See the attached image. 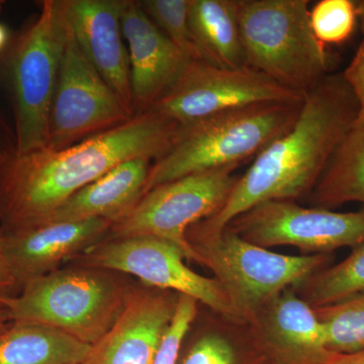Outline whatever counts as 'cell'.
<instances>
[{"label":"cell","mask_w":364,"mask_h":364,"mask_svg":"<svg viewBox=\"0 0 364 364\" xmlns=\"http://www.w3.org/2000/svg\"><path fill=\"white\" fill-rule=\"evenodd\" d=\"M179 127L147 112L65 149L14 153L0 163V229L45 224L70 196L117 165L136 158L155 161L169 149Z\"/></svg>","instance_id":"obj_1"},{"label":"cell","mask_w":364,"mask_h":364,"mask_svg":"<svg viewBox=\"0 0 364 364\" xmlns=\"http://www.w3.org/2000/svg\"><path fill=\"white\" fill-rule=\"evenodd\" d=\"M359 109L342 74L325 76L305 93L293 128L255 157L221 210L189 228L188 239L220 233L259 203L309 196Z\"/></svg>","instance_id":"obj_2"},{"label":"cell","mask_w":364,"mask_h":364,"mask_svg":"<svg viewBox=\"0 0 364 364\" xmlns=\"http://www.w3.org/2000/svg\"><path fill=\"white\" fill-rule=\"evenodd\" d=\"M304 100L238 107L179 127L168 150L151 166L145 193L189 174L239 166L293 128Z\"/></svg>","instance_id":"obj_3"},{"label":"cell","mask_w":364,"mask_h":364,"mask_svg":"<svg viewBox=\"0 0 364 364\" xmlns=\"http://www.w3.org/2000/svg\"><path fill=\"white\" fill-rule=\"evenodd\" d=\"M309 0H238L245 65L305 95L334 63L310 23Z\"/></svg>","instance_id":"obj_4"},{"label":"cell","mask_w":364,"mask_h":364,"mask_svg":"<svg viewBox=\"0 0 364 364\" xmlns=\"http://www.w3.org/2000/svg\"><path fill=\"white\" fill-rule=\"evenodd\" d=\"M109 272L81 267L28 280L7 301V318L49 326L93 345L116 322L130 291Z\"/></svg>","instance_id":"obj_5"},{"label":"cell","mask_w":364,"mask_h":364,"mask_svg":"<svg viewBox=\"0 0 364 364\" xmlns=\"http://www.w3.org/2000/svg\"><path fill=\"white\" fill-rule=\"evenodd\" d=\"M65 0H44L9 58L16 154L47 147L53 97L68 37Z\"/></svg>","instance_id":"obj_6"},{"label":"cell","mask_w":364,"mask_h":364,"mask_svg":"<svg viewBox=\"0 0 364 364\" xmlns=\"http://www.w3.org/2000/svg\"><path fill=\"white\" fill-rule=\"evenodd\" d=\"M188 241L222 284L237 321L249 326L277 294L301 286L334 261L333 254L294 256L272 252L244 240L229 228Z\"/></svg>","instance_id":"obj_7"},{"label":"cell","mask_w":364,"mask_h":364,"mask_svg":"<svg viewBox=\"0 0 364 364\" xmlns=\"http://www.w3.org/2000/svg\"><path fill=\"white\" fill-rule=\"evenodd\" d=\"M237 167L189 174L151 189L126 217L112 225L107 238L157 237L181 249L186 260L205 267L188 241V231L221 210L238 181L234 176Z\"/></svg>","instance_id":"obj_8"},{"label":"cell","mask_w":364,"mask_h":364,"mask_svg":"<svg viewBox=\"0 0 364 364\" xmlns=\"http://www.w3.org/2000/svg\"><path fill=\"white\" fill-rule=\"evenodd\" d=\"M305 95L284 87L251 67L223 68L189 62L176 85L148 112L179 126L262 102H301Z\"/></svg>","instance_id":"obj_9"},{"label":"cell","mask_w":364,"mask_h":364,"mask_svg":"<svg viewBox=\"0 0 364 364\" xmlns=\"http://www.w3.org/2000/svg\"><path fill=\"white\" fill-rule=\"evenodd\" d=\"M75 259L81 267L135 275L146 286L191 296L214 312L237 321L222 284L191 270L181 249L168 241L153 236L105 238Z\"/></svg>","instance_id":"obj_10"},{"label":"cell","mask_w":364,"mask_h":364,"mask_svg":"<svg viewBox=\"0 0 364 364\" xmlns=\"http://www.w3.org/2000/svg\"><path fill=\"white\" fill-rule=\"evenodd\" d=\"M133 117L91 65L69 26L53 97L46 148L65 149L121 126Z\"/></svg>","instance_id":"obj_11"},{"label":"cell","mask_w":364,"mask_h":364,"mask_svg":"<svg viewBox=\"0 0 364 364\" xmlns=\"http://www.w3.org/2000/svg\"><path fill=\"white\" fill-rule=\"evenodd\" d=\"M226 228L265 249L294 246L305 252L332 254L364 244V210L338 213L301 207L294 200H270L235 218Z\"/></svg>","instance_id":"obj_12"},{"label":"cell","mask_w":364,"mask_h":364,"mask_svg":"<svg viewBox=\"0 0 364 364\" xmlns=\"http://www.w3.org/2000/svg\"><path fill=\"white\" fill-rule=\"evenodd\" d=\"M178 296L148 286L130 289L119 318L80 364H153Z\"/></svg>","instance_id":"obj_13"},{"label":"cell","mask_w":364,"mask_h":364,"mask_svg":"<svg viewBox=\"0 0 364 364\" xmlns=\"http://www.w3.org/2000/svg\"><path fill=\"white\" fill-rule=\"evenodd\" d=\"M121 23L129 47L134 114L138 116L176 85L193 59L160 31L139 1L124 0Z\"/></svg>","instance_id":"obj_14"},{"label":"cell","mask_w":364,"mask_h":364,"mask_svg":"<svg viewBox=\"0 0 364 364\" xmlns=\"http://www.w3.org/2000/svg\"><path fill=\"white\" fill-rule=\"evenodd\" d=\"M112 226L107 220L90 219L0 231L4 255L21 289L28 280L55 272L64 261L77 257L104 241Z\"/></svg>","instance_id":"obj_15"},{"label":"cell","mask_w":364,"mask_h":364,"mask_svg":"<svg viewBox=\"0 0 364 364\" xmlns=\"http://www.w3.org/2000/svg\"><path fill=\"white\" fill-rule=\"evenodd\" d=\"M74 39L133 116L131 67L121 16L124 0H65Z\"/></svg>","instance_id":"obj_16"},{"label":"cell","mask_w":364,"mask_h":364,"mask_svg":"<svg viewBox=\"0 0 364 364\" xmlns=\"http://www.w3.org/2000/svg\"><path fill=\"white\" fill-rule=\"evenodd\" d=\"M151 166L147 158L117 165L70 196L46 223L105 219L114 225L126 217L145 195Z\"/></svg>","instance_id":"obj_17"},{"label":"cell","mask_w":364,"mask_h":364,"mask_svg":"<svg viewBox=\"0 0 364 364\" xmlns=\"http://www.w3.org/2000/svg\"><path fill=\"white\" fill-rule=\"evenodd\" d=\"M251 327L280 350L310 356L315 364L325 363L334 356L328 350L325 328L315 310L293 287L270 299Z\"/></svg>","instance_id":"obj_18"},{"label":"cell","mask_w":364,"mask_h":364,"mask_svg":"<svg viewBox=\"0 0 364 364\" xmlns=\"http://www.w3.org/2000/svg\"><path fill=\"white\" fill-rule=\"evenodd\" d=\"M308 198L314 207L329 210L348 203L364 205V109H359Z\"/></svg>","instance_id":"obj_19"},{"label":"cell","mask_w":364,"mask_h":364,"mask_svg":"<svg viewBox=\"0 0 364 364\" xmlns=\"http://www.w3.org/2000/svg\"><path fill=\"white\" fill-rule=\"evenodd\" d=\"M188 21L205 62L223 68L246 66L238 0H189Z\"/></svg>","instance_id":"obj_20"},{"label":"cell","mask_w":364,"mask_h":364,"mask_svg":"<svg viewBox=\"0 0 364 364\" xmlns=\"http://www.w3.org/2000/svg\"><path fill=\"white\" fill-rule=\"evenodd\" d=\"M91 345L49 326L11 322L0 332V364H80Z\"/></svg>","instance_id":"obj_21"},{"label":"cell","mask_w":364,"mask_h":364,"mask_svg":"<svg viewBox=\"0 0 364 364\" xmlns=\"http://www.w3.org/2000/svg\"><path fill=\"white\" fill-rule=\"evenodd\" d=\"M294 291L312 308L331 305L363 293L364 244L352 248L348 257L320 270Z\"/></svg>","instance_id":"obj_22"},{"label":"cell","mask_w":364,"mask_h":364,"mask_svg":"<svg viewBox=\"0 0 364 364\" xmlns=\"http://www.w3.org/2000/svg\"><path fill=\"white\" fill-rule=\"evenodd\" d=\"M314 310L324 326L328 350L348 354L364 349V291Z\"/></svg>","instance_id":"obj_23"},{"label":"cell","mask_w":364,"mask_h":364,"mask_svg":"<svg viewBox=\"0 0 364 364\" xmlns=\"http://www.w3.org/2000/svg\"><path fill=\"white\" fill-rule=\"evenodd\" d=\"M189 0H143L140 6L160 31L189 58L205 61L188 21Z\"/></svg>","instance_id":"obj_24"},{"label":"cell","mask_w":364,"mask_h":364,"mask_svg":"<svg viewBox=\"0 0 364 364\" xmlns=\"http://www.w3.org/2000/svg\"><path fill=\"white\" fill-rule=\"evenodd\" d=\"M311 28L323 45H339L351 37L356 23L355 2L352 0H321L310 9Z\"/></svg>","instance_id":"obj_25"},{"label":"cell","mask_w":364,"mask_h":364,"mask_svg":"<svg viewBox=\"0 0 364 364\" xmlns=\"http://www.w3.org/2000/svg\"><path fill=\"white\" fill-rule=\"evenodd\" d=\"M198 301L179 294L176 313L163 335L153 364H176L182 341L198 314Z\"/></svg>","instance_id":"obj_26"},{"label":"cell","mask_w":364,"mask_h":364,"mask_svg":"<svg viewBox=\"0 0 364 364\" xmlns=\"http://www.w3.org/2000/svg\"><path fill=\"white\" fill-rule=\"evenodd\" d=\"M236 351L231 342L217 333L200 337L181 364H236Z\"/></svg>","instance_id":"obj_27"},{"label":"cell","mask_w":364,"mask_h":364,"mask_svg":"<svg viewBox=\"0 0 364 364\" xmlns=\"http://www.w3.org/2000/svg\"><path fill=\"white\" fill-rule=\"evenodd\" d=\"M342 75L355 95L360 109H364V40Z\"/></svg>","instance_id":"obj_28"},{"label":"cell","mask_w":364,"mask_h":364,"mask_svg":"<svg viewBox=\"0 0 364 364\" xmlns=\"http://www.w3.org/2000/svg\"><path fill=\"white\" fill-rule=\"evenodd\" d=\"M21 287L14 277L2 248L1 231H0V310H4L7 301L20 293Z\"/></svg>","instance_id":"obj_29"},{"label":"cell","mask_w":364,"mask_h":364,"mask_svg":"<svg viewBox=\"0 0 364 364\" xmlns=\"http://www.w3.org/2000/svg\"><path fill=\"white\" fill-rule=\"evenodd\" d=\"M16 153V138L14 128L7 124L0 111V163L6 161Z\"/></svg>","instance_id":"obj_30"},{"label":"cell","mask_w":364,"mask_h":364,"mask_svg":"<svg viewBox=\"0 0 364 364\" xmlns=\"http://www.w3.org/2000/svg\"><path fill=\"white\" fill-rule=\"evenodd\" d=\"M322 364H364V349L353 353H335L332 358Z\"/></svg>","instance_id":"obj_31"},{"label":"cell","mask_w":364,"mask_h":364,"mask_svg":"<svg viewBox=\"0 0 364 364\" xmlns=\"http://www.w3.org/2000/svg\"><path fill=\"white\" fill-rule=\"evenodd\" d=\"M354 2H355L359 26H360L361 32H363L364 35V0H358V1Z\"/></svg>","instance_id":"obj_32"},{"label":"cell","mask_w":364,"mask_h":364,"mask_svg":"<svg viewBox=\"0 0 364 364\" xmlns=\"http://www.w3.org/2000/svg\"><path fill=\"white\" fill-rule=\"evenodd\" d=\"M7 40H9L7 28L2 23H0V51L6 47Z\"/></svg>","instance_id":"obj_33"},{"label":"cell","mask_w":364,"mask_h":364,"mask_svg":"<svg viewBox=\"0 0 364 364\" xmlns=\"http://www.w3.org/2000/svg\"><path fill=\"white\" fill-rule=\"evenodd\" d=\"M9 320L7 318L6 311L0 310V332L4 331V329L9 325Z\"/></svg>","instance_id":"obj_34"},{"label":"cell","mask_w":364,"mask_h":364,"mask_svg":"<svg viewBox=\"0 0 364 364\" xmlns=\"http://www.w3.org/2000/svg\"><path fill=\"white\" fill-rule=\"evenodd\" d=\"M4 4H6V2H4V0H0V13H1L2 9H4Z\"/></svg>","instance_id":"obj_35"}]
</instances>
